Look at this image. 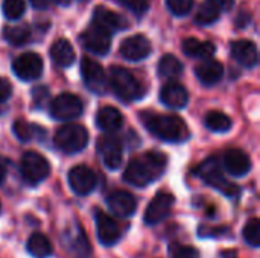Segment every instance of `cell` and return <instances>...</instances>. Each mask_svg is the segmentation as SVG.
I'll list each match as a JSON object with an SVG mask.
<instances>
[{
	"instance_id": "cell-1",
	"label": "cell",
	"mask_w": 260,
	"mask_h": 258,
	"mask_svg": "<svg viewBox=\"0 0 260 258\" xmlns=\"http://www.w3.org/2000/svg\"><path fill=\"white\" fill-rule=\"evenodd\" d=\"M166 169V157L160 152H145L133 158L125 172L123 181L133 187H146L161 178Z\"/></svg>"
},
{
	"instance_id": "cell-2",
	"label": "cell",
	"mask_w": 260,
	"mask_h": 258,
	"mask_svg": "<svg viewBox=\"0 0 260 258\" xmlns=\"http://www.w3.org/2000/svg\"><path fill=\"white\" fill-rule=\"evenodd\" d=\"M145 128L154 134L158 140L166 143H183L189 138V128L178 116L155 114L145 111L140 114Z\"/></svg>"
},
{
	"instance_id": "cell-3",
	"label": "cell",
	"mask_w": 260,
	"mask_h": 258,
	"mask_svg": "<svg viewBox=\"0 0 260 258\" xmlns=\"http://www.w3.org/2000/svg\"><path fill=\"white\" fill-rule=\"evenodd\" d=\"M108 84L122 102H134L143 97L145 90L136 76L123 67H111Z\"/></svg>"
},
{
	"instance_id": "cell-4",
	"label": "cell",
	"mask_w": 260,
	"mask_h": 258,
	"mask_svg": "<svg viewBox=\"0 0 260 258\" xmlns=\"http://www.w3.org/2000/svg\"><path fill=\"white\" fill-rule=\"evenodd\" d=\"M53 143L64 154L82 152L88 144V131L82 125L66 123L55 132Z\"/></svg>"
},
{
	"instance_id": "cell-5",
	"label": "cell",
	"mask_w": 260,
	"mask_h": 258,
	"mask_svg": "<svg viewBox=\"0 0 260 258\" xmlns=\"http://www.w3.org/2000/svg\"><path fill=\"white\" fill-rule=\"evenodd\" d=\"M197 173L207 186L213 187L215 190H218L219 193H222L229 198H235L241 192L238 186H235L225 179V176L222 173V167L216 158H207L204 163H201L197 169Z\"/></svg>"
},
{
	"instance_id": "cell-6",
	"label": "cell",
	"mask_w": 260,
	"mask_h": 258,
	"mask_svg": "<svg viewBox=\"0 0 260 258\" xmlns=\"http://www.w3.org/2000/svg\"><path fill=\"white\" fill-rule=\"evenodd\" d=\"M20 172L26 184L37 186L47 179L50 175L49 161L38 152H26L20 163Z\"/></svg>"
},
{
	"instance_id": "cell-7",
	"label": "cell",
	"mask_w": 260,
	"mask_h": 258,
	"mask_svg": "<svg viewBox=\"0 0 260 258\" xmlns=\"http://www.w3.org/2000/svg\"><path fill=\"white\" fill-rule=\"evenodd\" d=\"M84 111L82 100L73 93H62L50 102V116L59 122L78 119Z\"/></svg>"
},
{
	"instance_id": "cell-8",
	"label": "cell",
	"mask_w": 260,
	"mask_h": 258,
	"mask_svg": "<svg viewBox=\"0 0 260 258\" xmlns=\"http://www.w3.org/2000/svg\"><path fill=\"white\" fill-rule=\"evenodd\" d=\"M81 75H82V81H84L85 87L90 91H93L96 94H102L107 91L108 78H107L102 65L99 62H96L94 59L84 58L81 61Z\"/></svg>"
},
{
	"instance_id": "cell-9",
	"label": "cell",
	"mask_w": 260,
	"mask_h": 258,
	"mask_svg": "<svg viewBox=\"0 0 260 258\" xmlns=\"http://www.w3.org/2000/svg\"><path fill=\"white\" fill-rule=\"evenodd\" d=\"M12 71L21 81L38 79L43 73V59L34 52H26L12 61Z\"/></svg>"
},
{
	"instance_id": "cell-10",
	"label": "cell",
	"mask_w": 260,
	"mask_h": 258,
	"mask_svg": "<svg viewBox=\"0 0 260 258\" xmlns=\"http://www.w3.org/2000/svg\"><path fill=\"white\" fill-rule=\"evenodd\" d=\"M69 186L78 196H88L98 186L96 173L87 166H75L69 172Z\"/></svg>"
},
{
	"instance_id": "cell-11",
	"label": "cell",
	"mask_w": 260,
	"mask_h": 258,
	"mask_svg": "<svg viewBox=\"0 0 260 258\" xmlns=\"http://www.w3.org/2000/svg\"><path fill=\"white\" fill-rule=\"evenodd\" d=\"M98 152L105 164L107 169L110 170H117L122 164L123 158V149L122 143L117 137L114 135H104L98 140Z\"/></svg>"
},
{
	"instance_id": "cell-12",
	"label": "cell",
	"mask_w": 260,
	"mask_h": 258,
	"mask_svg": "<svg viewBox=\"0 0 260 258\" xmlns=\"http://www.w3.org/2000/svg\"><path fill=\"white\" fill-rule=\"evenodd\" d=\"M175 199L171 193H157L155 198L149 202L145 211V224L146 225H157L163 222L172 210Z\"/></svg>"
},
{
	"instance_id": "cell-13",
	"label": "cell",
	"mask_w": 260,
	"mask_h": 258,
	"mask_svg": "<svg viewBox=\"0 0 260 258\" xmlns=\"http://www.w3.org/2000/svg\"><path fill=\"white\" fill-rule=\"evenodd\" d=\"M94 220H96V233L99 242L105 246L116 245L120 239V230L117 222L102 210L94 211Z\"/></svg>"
},
{
	"instance_id": "cell-14",
	"label": "cell",
	"mask_w": 260,
	"mask_h": 258,
	"mask_svg": "<svg viewBox=\"0 0 260 258\" xmlns=\"http://www.w3.org/2000/svg\"><path fill=\"white\" fill-rule=\"evenodd\" d=\"M81 43L91 53L105 55L111 47V33L98 26H91L81 35Z\"/></svg>"
},
{
	"instance_id": "cell-15",
	"label": "cell",
	"mask_w": 260,
	"mask_h": 258,
	"mask_svg": "<svg viewBox=\"0 0 260 258\" xmlns=\"http://www.w3.org/2000/svg\"><path fill=\"white\" fill-rule=\"evenodd\" d=\"M152 50L149 40L145 35H133L120 44V55L128 61H142Z\"/></svg>"
},
{
	"instance_id": "cell-16",
	"label": "cell",
	"mask_w": 260,
	"mask_h": 258,
	"mask_svg": "<svg viewBox=\"0 0 260 258\" xmlns=\"http://www.w3.org/2000/svg\"><path fill=\"white\" fill-rule=\"evenodd\" d=\"M222 167L232 176L241 178V176H245V175L250 173V170H251V160L241 149H229L224 154Z\"/></svg>"
},
{
	"instance_id": "cell-17",
	"label": "cell",
	"mask_w": 260,
	"mask_h": 258,
	"mask_svg": "<svg viewBox=\"0 0 260 258\" xmlns=\"http://www.w3.org/2000/svg\"><path fill=\"white\" fill-rule=\"evenodd\" d=\"M107 205L113 214L117 217H129L137 210V201L136 198L125 192V190H116L107 198Z\"/></svg>"
},
{
	"instance_id": "cell-18",
	"label": "cell",
	"mask_w": 260,
	"mask_h": 258,
	"mask_svg": "<svg viewBox=\"0 0 260 258\" xmlns=\"http://www.w3.org/2000/svg\"><path fill=\"white\" fill-rule=\"evenodd\" d=\"M93 26H98L107 30L108 33H113V32L125 29L128 23L120 14L110 11L105 6H98L93 12Z\"/></svg>"
},
{
	"instance_id": "cell-19",
	"label": "cell",
	"mask_w": 260,
	"mask_h": 258,
	"mask_svg": "<svg viewBox=\"0 0 260 258\" xmlns=\"http://www.w3.org/2000/svg\"><path fill=\"white\" fill-rule=\"evenodd\" d=\"M160 100H161L163 105H166L171 109H181L189 102V93L181 84L169 82L161 88Z\"/></svg>"
},
{
	"instance_id": "cell-20",
	"label": "cell",
	"mask_w": 260,
	"mask_h": 258,
	"mask_svg": "<svg viewBox=\"0 0 260 258\" xmlns=\"http://www.w3.org/2000/svg\"><path fill=\"white\" fill-rule=\"evenodd\" d=\"M66 246L75 258H88L90 255V245L87 236L79 225H73L70 230H67Z\"/></svg>"
},
{
	"instance_id": "cell-21",
	"label": "cell",
	"mask_w": 260,
	"mask_h": 258,
	"mask_svg": "<svg viewBox=\"0 0 260 258\" xmlns=\"http://www.w3.org/2000/svg\"><path fill=\"white\" fill-rule=\"evenodd\" d=\"M232 56L244 67H254L257 64L259 55L257 47L253 41L248 40H238L232 43Z\"/></svg>"
},
{
	"instance_id": "cell-22",
	"label": "cell",
	"mask_w": 260,
	"mask_h": 258,
	"mask_svg": "<svg viewBox=\"0 0 260 258\" xmlns=\"http://www.w3.org/2000/svg\"><path fill=\"white\" fill-rule=\"evenodd\" d=\"M123 125L122 113L114 106H102L96 114V126L107 134H113Z\"/></svg>"
},
{
	"instance_id": "cell-23",
	"label": "cell",
	"mask_w": 260,
	"mask_h": 258,
	"mask_svg": "<svg viewBox=\"0 0 260 258\" xmlns=\"http://www.w3.org/2000/svg\"><path fill=\"white\" fill-rule=\"evenodd\" d=\"M195 75L204 85H215L222 79L224 67L216 59H204L195 67Z\"/></svg>"
},
{
	"instance_id": "cell-24",
	"label": "cell",
	"mask_w": 260,
	"mask_h": 258,
	"mask_svg": "<svg viewBox=\"0 0 260 258\" xmlns=\"http://www.w3.org/2000/svg\"><path fill=\"white\" fill-rule=\"evenodd\" d=\"M50 58L59 67H70L75 62V50L70 41L59 38L50 47Z\"/></svg>"
},
{
	"instance_id": "cell-25",
	"label": "cell",
	"mask_w": 260,
	"mask_h": 258,
	"mask_svg": "<svg viewBox=\"0 0 260 258\" xmlns=\"http://www.w3.org/2000/svg\"><path fill=\"white\" fill-rule=\"evenodd\" d=\"M183 52L190 58L209 59L215 53V44L210 41H201L198 38H187L183 41Z\"/></svg>"
},
{
	"instance_id": "cell-26",
	"label": "cell",
	"mask_w": 260,
	"mask_h": 258,
	"mask_svg": "<svg viewBox=\"0 0 260 258\" xmlns=\"http://www.w3.org/2000/svg\"><path fill=\"white\" fill-rule=\"evenodd\" d=\"M27 252L34 258H47L52 255V243L43 233H34L27 239Z\"/></svg>"
},
{
	"instance_id": "cell-27",
	"label": "cell",
	"mask_w": 260,
	"mask_h": 258,
	"mask_svg": "<svg viewBox=\"0 0 260 258\" xmlns=\"http://www.w3.org/2000/svg\"><path fill=\"white\" fill-rule=\"evenodd\" d=\"M204 123H206V128L213 131V132H218V134H224V132H229L233 126V122L232 119L221 113V111H210L207 113L206 119H204Z\"/></svg>"
},
{
	"instance_id": "cell-28",
	"label": "cell",
	"mask_w": 260,
	"mask_h": 258,
	"mask_svg": "<svg viewBox=\"0 0 260 258\" xmlns=\"http://www.w3.org/2000/svg\"><path fill=\"white\" fill-rule=\"evenodd\" d=\"M181 73H183V64L174 55L168 53L160 59V62H158V75L161 78L174 79V78H178Z\"/></svg>"
},
{
	"instance_id": "cell-29",
	"label": "cell",
	"mask_w": 260,
	"mask_h": 258,
	"mask_svg": "<svg viewBox=\"0 0 260 258\" xmlns=\"http://www.w3.org/2000/svg\"><path fill=\"white\" fill-rule=\"evenodd\" d=\"M3 36L5 40L12 44V46H23L27 43L30 38V30L24 24H14V26H6L3 29Z\"/></svg>"
},
{
	"instance_id": "cell-30",
	"label": "cell",
	"mask_w": 260,
	"mask_h": 258,
	"mask_svg": "<svg viewBox=\"0 0 260 258\" xmlns=\"http://www.w3.org/2000/svg\"><path fill=\"white\" fill-rule=\"evenodd\" d=\"M219 14H221V11H219L213 3H210L209 0H206V2L200 6L195 20H197L198 24L207 26V24L215 23V21L219 18Z\"/></svg>"
},
{
	"instance_id": "cell-31",
	"label": "cell",
	"mask_w": 260,
	"mask_h": 258,
	"mask_svg": "<svg viewBox=\"0 0 260 258\" xmlns=\"http://www.w3.org/2000/svg\"><path fill=\"white\" fill-rule=\"evenodd\" d=\"M12 131L21 141H30L35 138L37 132H40V128L32 123H26L24 120H15L12 125Z\"/></svg>"
},
{
	"instance_id": "cell-32",
	"label": "cell",
	"mask_w": 260,
	"mask_h": 258,
	"mask_svg": "<svg viewBox=\"0 0 260 258\" xmlns=\"http://www.w3.org/2000/svg\"><path fill=\"white\" fill-rule=\"evenodd\" d=\"M244 240L253 246V248H259L260 246V220L259 219H251L248 220V224L244 227L242 231Z\"/></svg>"
},
{
	"instance_id": "cell-33",
	"label": "cell",
	"mask_w": 260,
	"mask_h": 258,
	"mask_svg": "<svg viewBox=\"0 0 260 258\" xmlns=\"http://www.w3.org/2000/svg\"><path fill=\"white\" fill-rule=\"evenodd\" d=\"M3 15L8 20H18L24 9H26V2L24 0H3Z\"/></svg>"
},
{
	"instance_id": "cell-34",
	"label": "cell",
	"mask_w": 260,
	"mask_h": 258,
	"mask_svg": "<svg viewBox=\"0 0 260 258\" xmlns=\"http://www.w3.org/2000/svg\"><path fill=\"white\" fill-rule=\"evenodd\" d=\"M169 254L172 258H201L200 252L193 246L180 245V243H172L169 246Z\"/></svg>"
},
{
	"instance_id": "cell-35",
	"label": "cell",
	"mask_w": 260,
	"mask_h": 258,
	"mask_svg": "<svg viewBox=\"0 0 260 258\" xmlns=\"http://www.w3.org/2000/svg\"><path fill=\"white\" fill-rule=\"evenodd\" d=\"M166 5L174 15L183 17L192 9L193 0H166Z\"/></svg>"
},
{
	"instance_id": "cell-36",
	"label": "cell",
	"mask_w": 260,
	"mask_h": 258,
	"mask_svg": "<svg viewBox=\"0 0 260 258\" xmlns=\"http://www.w3.org/2000/svg\"><path fill=\"white\" fill-rule=\"evenodd\" d=\"M128 9H131L134 14H137V15H142V14H145L146 11H148V8H149V3H148V0H120Z\"/></svg>"
},
{
	"instance_id": "cell-37",
	"label": "cell",
	"mask_w": 260,
	"mask_h": 258,
	"mask_svg": "<svg viewBox=\"0 0 260 258\" xmlns=\"http://www.w3.org/2000/svg\"><path fill=\"white\" fill-rule=\"evenodd\" d=\"M12 94V87L8 79L0 78V103H5Z\"/></svg>"
},
{
	"instance_id": "cell-38",
	"label": "cell",
	"mask_w": 260,
	"mask_h": 258,
	"mask_svg": "<svg viewBox=\"0 0 260 258\" xmlns=\"http://www.w3.org/2000/svg\"><path fill=\"white\" fill-rule=\"evenodd\" d=\"M210 3H213L219 11H229L233 6V0H209Z\"/></svg>"
},
{
	"instance_id": "cell-39",
	"label": "cell",
	"mask_w": 260,
	"mask_h": 258,
	"mask_svg": "<svg viewBox=\"0 0 260 258\" xmlns=\"http://www.w3.org/2000/svg\"><path fill=\"white\" fill-rule=\"evenodd\" d=\"M52 0H30V5L35 9H47L50 6Z\"/></svg>"
},
{
	"instance_id": "cell-40",
	"label": "cell",
	"mask_w": 260,
	"mask_h": 258,
	"mask_svg": "<svg viewBox=\"0 0 260 258\" xmlns=\"http://www.w3.org/2000/svg\"><path fill=\"white\" fill-rule=\"evenodd\" d=\"M5 176H6V169H5V166H3V163L0 160V182L5 179Z\"/></svg>"
},
{
	"instance_id": "cell-41",
	"label": "cell",
	"mask_w": 260,
	"mask_h": 258,
	"mask_svg": "<svg viewBox=\"0 0 260 258\" xmlns=\"http://www.w3.org/2000/svg\"><path fill=\"white\" fill-rule=\"evenodd\" d=\"M56 3H59V5H69V3H72V0H55Z\"/></svg>"
},
{
	"instance_id": "cell-42",
	"label": "cell",
	"mask_w": 260,
	"mask_h": 258,
	"mask_svg": "<svg viewBox=\"0 0 260 258\" xmlns=\"http://www.w3.org/2000/svg\"><path fill=\"white\" fill-rule=\"evenodd\" d=\"M0 210H2V207H0Z\"/></svg>"
}]
</instances>
